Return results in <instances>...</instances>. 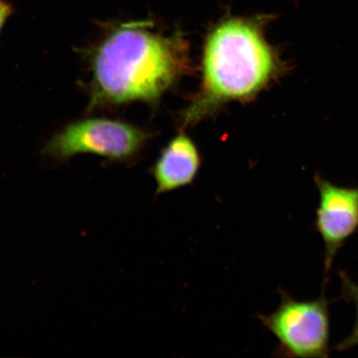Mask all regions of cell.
Instances as JSON below:
<instances>
[{
	"mask_svg": "<svg viewBox=\"0 0 358 358\" xmlns=\"http://www.w3.org/2000/svg\"><path fill=\"white\" fill-rule=\"evenodd\" d=\"M266 17H230L206 38L199 92L182 113L183 125L198 123L219 106L252 99L285 69L265 34Z\"/></svg>",
	"mask_w": 358,
	"mask_h": 358,
	"instance_id": "obj_2",
	"label": "cell"
},
{
	"mask_svg": "<svg viewBox=\"0 0 358 358\" xmlns=\"http://www.w3.org/2000/svg\"><path fill=\"white\" fill-rule=\"evenodd\" d=\"M89 110L132 102L155 104L190 69L180 33L165 35L147 22L109 26L87 51Z\"/></svg>",
	"mask_w": 358,
	"mask_h": 358,
	"instance_id": "obj_1",
	"label": "cell"
},
{
	"mask_svg": "<svg viewBox=\"0 0 358 358\" xmlns=\"http://www.w3.org/2000/svg\"><path fill=\"white\" fill-rule=\"evenodd\" d=\"M12 13L13 10L10 4H8L6 0H0V34H1L3 26Z\"/></svg>",
	"mask_w": 358,
	"mask_h": 358,
	"instance_id": "obj_8",
	"label": "cell"
},
{
	"mask_svg": "<svg viewBox=\"0 0 358 358\" xmlns=\"http://www.w3.org/2000/svg\"><path fill=\"white\" fill-rule=\"evenodd\" d=\"M201 167V157L191 138L178 134L170 141L152 168L155 196L194 183Z\"/></svg>",
	"mask_w": 358,
	"mask_h": 358,
	"instance_id": "obj_6",
	"label": "cell"
},
{
	"mask_svg": "<svg viewBox=\"0 0 358 358\" xmlns=\"http://www.w3.org/2000/svg\"><path fill=\"white\" fill-rule=\"evenodd\" d=\"M149 134L122 120L87 118L71 122L44 145L43 155L66 161L77 155L91 154L113 162H127L140 153Z\"/></svg>",
	"mask_w": 358,
	"mask_h": 358,
	"instance_id": "obj_4",
	"label": "cell"
},
{
	"mask_svg": "<svg viewBox=\"0 0 358 358\" xmlns=\"http://www.w3.org/2000/svg\"><path fill=\"white\" fill-rule=\"evenodd\" d=\"M315 182L319 192L315 227L324 245V284L336 255L358 231V187L334 185L317 173Z\"/></svg>",
	"mask_w": 358,
	"mask_h": 358,
	"instance_id": "obj_5",
	"label": "cell"
},
{
	"mask_svg": "<svg viewBox=\"0 0 358 358\" xmlns=\"http://www.w3.org/2000/svg\"><path fill=\"white\" fill-rule=\"evenodd\" d=\"M280 303L268 315H258L278 342L273 356L326 358L330 353V315L324 294L315 301H298L280 289Z\"/></svg>",
	"mask_w": 358,
	"mask_h": 358,
	"instance_id": "obj_3",
	"label": "cell"
},
{
	"mask_svg": "<svg viewBox=\"0 0 358 358\" xmlns=\"http://www.w3.org/2000/svg\"><path fill=\"white\" fill-rule=\"evenodd\" d=\"M338 274L342 282L341 295L339 299L355 304L357 315L355 324L350 334L334 347L336 351L343 352L358 346V285L349 277L346 271L339 270Z\"/></svg>",
	"mask_w": 358,
	"mask_h": 358,
	"instance_id": "obj_7",
	"label": "cell"
}]
</instances>
